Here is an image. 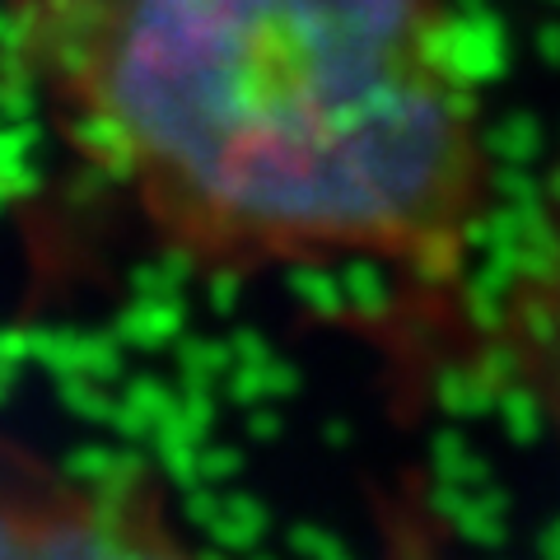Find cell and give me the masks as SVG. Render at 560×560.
Listing matches in <instances>:
<instances>
[{"instance_id":"7a4b0ae2","label":"cell","mask_w":560,"mask_h":560,"mask_svg":"<svg viewBox=\"0 0 560 560\" xmlns=\"http://www.w3.org/2000/svg\"><path fill=\"white\" fill-rule=\"evenodd\" d=\"M0 560H215L145 458H70L0 430Z\"/></svg>"},{"instance_id":"277c9868","label":"cell","mask_w":560,"mask_h":560,"mask_svg":"<svg viewBox=\"0 0 560 560\" xmlns=\"http://www.w3.org/2000/svg\"><path fill=\"white\" fill-rule=\"evenodd\" d=\"M370 560H467L458 528L416 467L378 481L370 495Z\"/></svg>"},{"instance_id":"3957f363","label":"cell","mask_w":560,"mask_h":560,"mask_svg":"<svg viewBox=\"0 0 560 560\" xmlns=\"http://www.w3.org/2000/svg\"><path fill=\"white\" fill-rule=\"evenodd\" d=\"M518 401L560 453V160L541 173L481 280L467 374Z\"/></svg>"},{"instance_id":"6da1fadb","label":"cell","mask_w":560,"mask_h":560,"mask_svg":"<svg viewBox=\"0 0 560 560\" xmlns=\"http://www.w3.org/2000/svg\"><path fill=\"white\" fill-rule=\"evenodd\" d=\"M0 70L164 267L355 276L401 407L467 374L504 187L458 0H0Z\"/></svg>"}]
</instances>
